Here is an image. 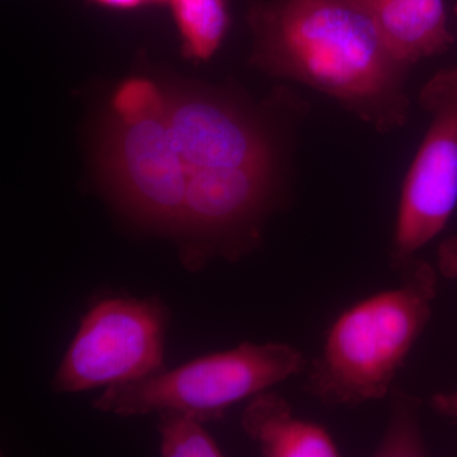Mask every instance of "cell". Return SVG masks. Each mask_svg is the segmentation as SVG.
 I'll return each instance as SVG.
<instances>
[{
  "mask_svg": "<svg viewBox=\"0 0 457 457\" xmlns=\"http://www.w3.org/2000/svg\"><path fill=\"white\" fill-rule=\"evenodd\" d=\"M252 62L336 99L381 134L407 125L408 66L359 0H272L252 8Z\"/></svg>",
  "mask_w": 457,
  "mask_h": 457,
  "instance_id": "obj_1",
  "label": "cell"
},
{
  "mask_svg": "<svg viewBox=\"0 0 457 457\" xmlns=\"http://www.w3.org/2000/svg\"><path fill=\"white\" fill-rule=\"evenodd\" d=\"M369 12L387 47L411 68L441 55L453 44L445 0H359Z\"/></svg>",
  "mask_w": 457,
  "mask_h": 457,
  "instance_id": "obj_8",
  "label": "cell"
},
{
  "mask_svg": "<svg viewBox=\"0 0 457 457\" xmlns=\"http://www.w3.org/2000/svg\"><path fill=\"white\" fill-rule=\"evenodd\" d=\"M92 2L99 3V4L107 5L113 8H135L147 2H154V0H92Z\"/></svg>",
  "mask_w": 457,
  "mask_h": 457,
  "instance_id": "obj_16",
  "label": "cell"
},
{
  "mask_svg": "<svg viewBox=\"0 0 457 457\" xmlns=\"http://www.w3.org/2000/svg\"><path fill=\"white\" fill-rule=\"evenodd\" d=\"M429 404L436 413L457 422V390L435 394Z\"/></svg>",
  "mask_w": 457,
  "mask_h": 457,
  "instance_id": "obj_15",
  "label": "cell"
},
{
  "mask_svg": "<svg viewBox=\"0 0 457 457\" xmlns=\"http://www.w3.org/2000/svg\"><path fill=\"white\" fill-rule=\"evenodd\" d=\"M438 266L442 275L449 278H457V237L442 242L438 249Z\"/></svg>",
  "mask_w": 457,
  "mask_h": 457,
  "instance_id": "obj_14",
  "label": "cell"
},
{
  "mask_svg": "<svg viewBox=\"0 0 457 457\" xmlns=\"http://www.w3.org/2000/svg\"><path fill=\"white\" fill-rule=\"evenodd\" d=\"M418 98L431 122L400 191L390 253L399 272L442 233L457 206V68L437 71Z\"/></svg>",
  "mask_w": 457,
  "mask_h": 457,
  "instance_id": "obj_4",
  "label": "cell"
},
{
  "mask_svg": "<svg viewBox=\"0 0 457 457\" xmlns=\"http://www.w3.org/2000/svg\"><path fill=\"white\" fill-rule=\"evenodd\" d=\"M242 427L266 457H337L338 445L329 431L312 420L295 417L278 394H257L246 405Z\"/></svg>",
  "mask_w": 457,
  "mask_h": 457,
  "instance_id": "obj_9",
  "label": "cell"
},
{
  "mask_svg": "<svg viewBox=\"0 0 457 457\" xmlns=\"http://www.w3.org/2000/svg\"><path fill=\"white\" fill-rule=\"evenodd\" d=\"M165 110L134 121L116 119L102 150L101 170L129 212L179 234L188 179L171 144Z\"/></svg>",
  "mask_w": 457,
  "mask_h": 457,
  "instance_id": "obj_6",
  "label": "cell"
},
{
  "mask_svg": "<svg viewBox=\"0 0 457 457\" xmlns=\"http://www.w3.org/2000/svg\"><path fill=\"white\" fill-rule=\"evenodd\" d=\"M392 411L389 425L384 437L375 450V456L417 457L426 456L427 450L423 433L420 431V400L407 393L392 390Z\"/></svg>",
  "mask_w": 457,
  "mask_h": 457,
  "instance_id": "obj_11",
  "label": "cell"
},
{
  "mask_svg": "<svg viewBox=\"0 0 457 457\" xmlns=\"http://www.w3.org/2000/svg\"><path fill=\"white\" fill-rule=\"evenodd\" d=\"M400 273L396 287L352 303L330 324L308 378L309 393L321 404L356 407L392 393L437 295L428 262L414 260Z\"/></svg>",
  "mask_w": 457,
  "mask_h": 457,
  "instance_id": "obj_2",
  "label": "cell"
},
{
  "mask_svg": "<svg viewBox=\"0 0 457 457\" xmlns=\"http://www.w3.org/2000/svg\"><path fill=\"white\" fill-rule=\"evenodd\" d=\"M456 13H457V4H456Z\"/></svg>",
  "mask_w": 457,
  "mask_h": 457,
  "instance_id": "obj_17",
  "label": "cell"
},
{
  "mask_svg": "<svg viewBox=\"0 0 457 457\" xmlns=\"http://www.w3.org/2000/svg\"><path fill=\"white\" fill-rule=\"evenodd\" d=\"M189 56L207 59L228 27L225 0H170Z\"/></svg>",
  "mask_w": 457,
  "mask_h": 457,
  "instance_id": "obj_10",
  "label": "cell"
},
{
  "mask_svg": "<svg viewBox=\"0 0 457 457\" xmlns=\"http://www.w3.org/2000/svg\"><path fill=\"white\" fill-rule=\"evenodd\" d=\"M306 365L303 352L288 343L245 342L171 371L110 385L93 405L121 417L171 409L209 422L224 416L237 403L299 375Z\"/></svg>",
  "mask_w": 457,
  "mask_h": 457,
  "instance_id": "obj_3",
  "label": "cell"
},
{
  "mask_svg": "<svg viewBox=\"0 0 457 457\" xmlns=\"http://www.w3.org/2000/svg\"><path fill=\"white\" fill-rule=\"evenodd\" d=\"M112 104L117 119L134 121L164 111L167 97L149 80L130 79L117 88Z\"/></svg>",
  "mask_w": 457,
  "mask_h": 457,
  "instance_id": "obj_13",
  "label": "cell"
},
{
  "mask_svg": "<svg viewBox=\"0 0 457 457\" xmlns=\"http://www.w3.org/2000/svg\"><path fill=\"white\" fill-rule=\"evenodd\" d=\"M165 97L171 144L188 182L213 168L282 167L272 131L242 102L203 92Z\"/></svg>",
  "mask_w": 457,
  "mask_h": 457,
  "instance_id": "obj_7",
  "label": "cell"
},
{
  "mask_svg": "<svg viewBox=\"0 0 457 457\" xmlns=\"http://www.w3.org/2000/svg\"><path fill=\"white\" fill-rule=\"evenodd\" d=\"M165 326L167 312L158 300H102L83 318L54 386L79 393L159 374Z\"/></svg>",
  "mask_w": 457,
  "mask_h": 457,
  "instance_id": "obj_5",
  "label": "cell"
},
{
  "mask_svg": "<svg viewBox=\"0 0 457 457\" xmlns=\"http://www.w3.org/2000/svg\"><path fill=\"white\" fill-rule=\"evenodd\" d=\"M161 413L159 432L162 436L161 453L165 457H218L222 456L212 436L204 431L201 420L183 411H167Z\"/></svg>",
  "mask_w": 457,
  "mask_h": 457,
  "instance_id": "obj_12",
  "label": "cell"
}]
</instances>
